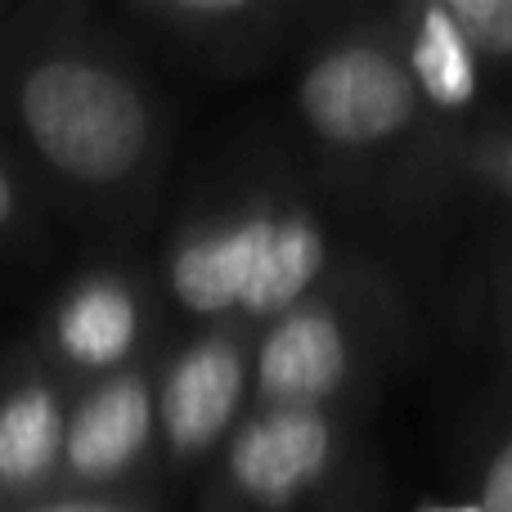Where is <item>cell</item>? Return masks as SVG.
<instances>
[{
  "label": "cell",
  "mask_w": 512,
  "mask_h": 512,
  "mask_svg": "<svg viewBox=\"0 0 512 512\" xmlns=\"http://www.w3.org/2000/svg\"><path fill=\"white\" fill-rule=\"evenodd\" d=\"M176 113L113 9L32 0L0 23V153L45 207L126 239L149 221Z\"/></svg>",
  "instance_id": "1"
},
{
  "label": "cell",
  "mask_w": 512,
  "mask_h": 512,
  "mask_svg": "<svg viewBox=\"0 0 512 512\" xmlns=\"http://www.w3.org/2000/svg\"><path fill=\"white\" fill-rule=\"evenodd\" d=\"M346 212L288 158L239 162L207 180L162 239L153 279L180 333L265 328L355 261Z\"/></svg>",
  "instance_id": "2"
},
{
  "label": "cell",
  "mask_w": 512,
  "mask_h": 512,
  "mask_svg": "<svg viewBox=\"0 0 512 512\" xmlns=\"http://www.w3.org/2000/svg\"><path fill=\"white\" fill-rule=\"evenodd\" d=\"M288 117L301 167L346 216L436 221L463 189L369 5H342L292 59Z\"/></svg>",
  "instance_id": "3"
},
{
  "label": "cell",
  "mask_w": 512,
  "mask_h": 512,
  "mask_svg": "<svg viewBox=\"0 0 512 512\" xmlns=\"http://www.w3.org/2000/svg\"><path fill=\"white\" fill-rule=\"evenodd\" d=\"M409 337V297L396 270L360 252L315 292L256 328L252 409H324L378 400L382 373Z\"/></svg>",
  "instance_id": "4"
},
{
  "label": "cell",
  "mask_w": 512,
  "mask_h": 512,
  "mask_svg": "<svg viewBox=\"0 0 512 512\" xmlns=\"http://www.w3.org/2000/svg\"><path fill=\"white\" fill-rule=\"evenodd\" d=\"M369 409H248L207 463L198 512H364Z\"/></svg>",
  "instance_id": "5"
},
{
  "label": "cell",
  "mask_w": 512,
  "mask_h": 512,
  "mask_svg": "<svg viewBox=\"0 0 512 512\" xmlns=\"http://www.w3.org/2000/svg\"><path fill=\"white\" fill-rule=\"evenodd\" d=\"M373 18L459 171L463 144L512 113V0H396Z\"/></svg>",
  "instance_id": "6"
},
{
  "label": "cell",
  "mask_w": 512,
  "mask_h": 512,
  "mask_svg": "<svg viewBox=\"0 0 512 512\" xmlns=\"http://www.w3.org/2000/svg\"><path fill=\"white\" fill-rule=\"evenodd\" d=\"M342 5L315 0H122L113 18L131 41L207 81H252L297 59Z\"/></svg>",
  "instance_id": "7"
},
{
  "label": "cell",
  "mask_w": 512,
  "mask_h": 512,
  "mask_svg": "<svg viewBox=\"0 0 512 512\" xmlns=\"http://www.w3.org/2000/svg\"><path fill=\"white\" fill-rule=\"evenodd\" d=\"M68 391L153 360L167 346V310L149 261L108 256L72 274L27 337Z\"/></svg>",
  "instance_id": "8"
},
{
  "label": "cell",
  "mask_w": 512,
  "mask_h": 512,
  "mask_svg": "<svg viewBox=\"0 0 512 512\" xmlns=\"http://www.w3.org/2000/svg\"><path fill=\"white\" fill-rule=\"evenodd\" d=\"M252 337L248 328H194L167 337L153 378L162 481L207 472L230 432L248 418Z\"/></svg>",
  "instance_id": "9"
},
{
  "label": "cell",
  "mask_w": 512,
  "mask_h": 512,
  "mask_svg": "<svg viewBox=\"0 0 512 512\" xmlns=\"http://www.w3.org/2000/svg\"><path fill=\"white\" fill-rule=\"evenodd\" d=\"M158 355L72 391L54 495H126V490L167 486L158 459V400H153Z\"/></svg>",
  "instance_id": "10"
},
{
  "label": "cell",
  "mask_w": 512,
  "mask_h": 512,
  "mask_svg": "<svg viewBox=\"0 0 512 512\" xmlns=\"http://www.w3.org/2000/svg\"><path fill=\"white\" fill-rule=\"evenodd\" d=\"M68 400L72 391L32 342L0 355V512H23L59 490Z\"/></svg>",
  "instance_id": "11"
},
{
  "label": "cell",
  "mask_w": 512,
  "mask_h": 512,
  "mask_svg": "<svg viewBox=\"0 0 512 512\" xmlns=\"http://www.w3.org/2000/svg\"><path fill=\"white\" fill-rule=\"evenodd\" d=\"M459 185L512 212V113L477 131L459 153Z\"/></svg>",
  "instance_id": "12"
},
{
  "label": "cell",
  "mask_w": 512,
  "mask_h": 512,
  "mask_svg": "<svg viewBox=\"0 0 512 512\" xmlns=\"http://www.w3.org/2000/svg\"><path fill=\"white\" fill-rule=\"evenodd\" d=\"M41 216H45V203L36 198V189L0 153V252L32 243L41 234Z\"/></svg>",
  "instance_id": "13"
},
{
  "label": "cell",
  "mask_w": 512,
  "mask_h": 512,
  "mask_svg": "<svg viewBox=\"0 0 512 512\" xmlns=\"http://www.w3.org/2000/svg\"><path fill=\"white\" fill-rule=\"evenodd\" d=\"M472 504L477 512H512V423L486 436L472 463Z\"/></svg>",
  "instance_id": "14"
},
{
  "label": "cell",
  "mask_w": 512,
  "mask_h": 512,
  "mask_svg": "<svg viewBox=\"0 0 512 512\" xmlns=\"http://www.w3.org/2000/svg\"><path fill=\"white\" fill-rule=\"evenodd\" d=\"M23 512H162V490H126V495H50Z\"/></svg>",
  "instance_id": "15"
},
{
  "label": "cell",
  "mask_w": 512,
  "mask_h": 512,
  "mask_svg": "<svg viewBox=\"0 0 512 512\" xmlns=\"http://www.w3.org/2000/svg\"><path fill=\"white\" fill-rule=\"evenodd\" d=\"M495 342H499V360H504L512 378V234L499 248V265H495Z\"/></svg>",
  "instance_id": "16"
},
{
  "label": "cell",
  "mask_w": 512,
  "mask_h": 512,
  "mask_svg": "<svg viewBox=\"0 0 512 512\" xmlns=\"http://www.w3.org/2000/svg\"><path fill=\"white\" fill-rule=\"evenodd\" d=\"M418 512H477V504H472V499H459V504H423Z\"/></svg>",
  "instance_id": "17"
},
{
  "label": "cell",
  "mask_w": 512,
  "mask_h": 512,
  "mask_svg": "<svg viewBox=\"0 0 512 512\" xmlns=\"http://www.w3.org/2000/svg\"><path fill=\"white\" fill-rule=\"evenodd\" d=\"M14 9V0H0V23H5V14Z\"/></svg>",
  "instance_id": "18"
}]
</instances>
